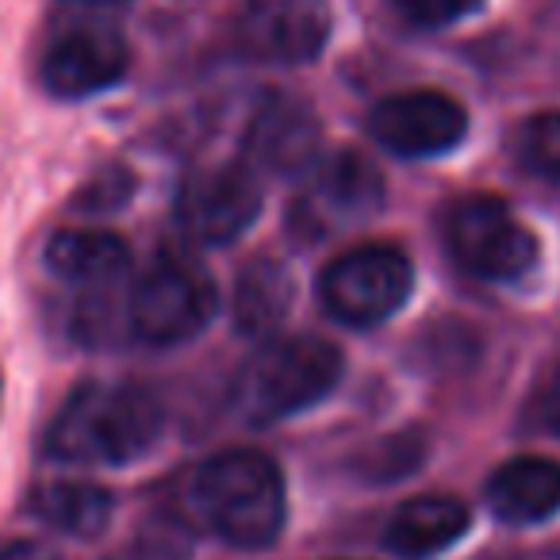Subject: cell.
I'll return each mask as SVG.
<instances>
[{
	"label": "cell",
	"instance_id": "ba28073f",
	"mask_svg": "<svg viewBox=\"0 0 560 560\" xmlns=\"http://www.w3.org/2000/svg\"><path fill=\"white\" fill-rule=\"evenodd\" d=\"M384 203V177L358 150H335L312 165V185L292 208V231L323 238L350 223L369 219Z\"/></svg>",
	"mask_w": 560,
	"mask_h": 560
},
{
	"label": "cell",
	"instance_id": "30bf717a",
	"mask_svg": "<svg viewBox=\"0 0 560 560\" xmlns=\"http://www.w3.org/2000/svg\"><path fill=\"white\" fill-rule=\"evenodd\" d=\"M124 35L116 27H70L43 55V85L58 101H85L127 78Z\"/></svg>",
	"mask_w": 560,
	"mask_h": 560
},
{
	"label": "cell",
	"instance_id": "ac0fdd59",
	"mask_svg": "<svg viewBox=\"0 0 560 560\" xmlns=\"http://www.w3.org/2000/svg\"><path fill=\"white\" fill-rule=\"evenodd\" d=\"M518 158L526 170L560 180V112H545L522 127Z\"/></svg>",
	"mask_w": 560,
	"mask_h": 560
},
{
	"label": "cell",
	"instance_id": "7a4b0ae2",
	"mask_svg": "<svg viewBox=\"0 0 560 560\" xmlns=\"http://www.w3.org/2000/svg\"><path fill=\"white\" fill-rule=\"evenodd\" d=\"M196 503L234 549H269L289 518L284 472L261 450H226L196 472Z\"/></svg>",
	"mask_w": 560,
	"mask_h": 560
},
{
	"label": "cell",
	"instance_id": "52a82bcc",
	"mask_svg": "<svg viewBox=\"0 0 560 560\" xmlns=\"http://www.w3.org/2000/svg\"><path fill=\"white\" fill-rule=\"evenodd\" d=\"M261 185L249 165L223 162L188 173L177 188V223L200 246H226L254 226Z\"/></svg>",
	"mask_w": 560,
	"mask_h": 560
},
{
	"label": "cell",
	"instance_id": "3957f363",
	"mask_svg": "<svg viewBox=\"0 0 560 560\" xmlns=\"http://www.w3.org/2000/svg\"><path fill=\"white\" fill-rule=\"evenodd\" d=\"M342 350L330 346L327 338H272L238 373L234 404H238L242 419L257 422V427L292 419V415L315 407L323 396H330L342 381Z\"/></svg>",
	"mask_w": 560,
	"mask_h": 560
},
{
	"label": "cell",
	"instance_id": "44dd1931",
	"mask_svg": "<svg viewBox=\"0 0 560 560\" xmlns=\"http://www.w3.org/2000/svg\"><path fill=\"white\" fill-rule=\"evenodd\" d=\"M541 419L552 434H560V373L552 376L549 388H545V396H541Z\"/></svg>",
	"mask_w": 560,
	"mask_h": 560
},
{
	"label": "cell",
	"instance_id": "d6986e66",
	"mask_svg": "<svg viewBox=\"0 0 560 560\" xmlns=\"http://www.w3.org/2000/svg\"><path fill=\"white\" fill-rule=\"evenodd\" d=\"M392 4L399 9V16L419 27H445L480 9V0H392Z\"/></svg>",
	"mask_w": 560,
	"mask_h": 560
},
{
	"label": "cell",
	"instance_id": "7402d4cb",
	"mask_svg": "<svg viewBox=\"0 0 560 560\" xmlns=\"http://www.w3.org/2000/svg\"><path fill=\"white\" fill-rule=\"evenodd\" d=\"M73 4H89V9H116V4H127V0H73Z\"/></svg>",
	"mask_w": 560,
	"mask_h": 560
},
{
	"label": "cell",
	"instance_id": "9a60e30c",
	"mask_svg": "<svg viewBox=\"0 0 560 560\" xmlns=\"http://www.w3.org/2000/svg\"><path fill=\"white\" fill-rule=\"evenodd\" d=\"M468 529V506L453 495H422L404 503L392 514L384 529V545L396 557L427 560L434 552L450 549L460 534Z\"/></svg>",
	"mask_w": 560,
	"mask_h": 560
},
{
	"label": "cell",
	"instance_id": "4fadbf2b",
	"mask_svg": "<svg viewBox=\"0 0 560 560\" xmlns=\"http://www.w3.org/2000/svg\"><path fill=\"white\" fill-rule=\"evenodd\" d=\"M488 506L511 526H529L560 511V465L549 457H514L488 480Z\"/></svg>",
	"mask_w": 560,
	"mask_h": 560
},
{
	"label": "cell",
	"instance_id": "8fae6325",
	"mask_svg": "<svg viewBox=\"0 0 560 560\" xmlns=\"http://www.w3.org/2000/svg\"><path fill=\"white\" fill-rule=\"evenodd\" d=\"M323 127L307 101L289 93H272L254 112L246 131V165H257L265 173H304L319 162Z\"/></svg>",
	"mask_w": 560,
	"mask_h": 560
},
{
	"label": "cell",
	"instance_id": "e0dca14e",
	"mask_svg": "<svg viewBox=\"0 0 560 560\" xmlns=\"http://www.w3.org/2000/svg\"><path fill=\"white\" fill-rule=\"evenodd\" d=\"M32 511L35 518H43L50 529L66 537H78V541H89V537H101L112 522V495L96 483H81V480H55L43 483V488L32 491Z\"/></svg>",
	"mask_w": 560,
	"mask_h": 560
},
{
	"label": "cell",
	"instance_id": "6da1fadb",
	"mask_svg": "<svg viewBox=\"0 0 560 560\" xmlns=\"http://www.w3.org/2000/svg\"><path fill=\"white\" fill-rule=\"evenodd\" d=\"M165 427L158 392L135 381L81 384L50 422L47 453L70 465H131L154 450Z\"/></svg>",
	"mask_w": 560,
	"mask_h": 560
},
{
	"label": "cell",
	"instance_id": "2e32d148",
	"mask_svg": "<svg viewBox=\"0 0 560 560\" xmlns=\"http://www.w3.org/2000/svg\"><path fill=\"white\" fill-rule=\"evenodd\" d=\"M292 300H296V280L289 265L272 257H254L234 284V327L249 338H269L289 319Z\"/></svg>",
	"mask_w": 560,
	"mask_h": 560
},
{
	"label": "cell",
	"instance_id": "8992f818",
	"mask_svg": "<svg viewBox=\"0 0 560 560\" xmlns=\"http://www.w3.org/2000/svg\"><path fill=\"white\" fill-rule=\"evenodd\" d=\"M445 246L483 280H518L537 261V242L511 208L491 196L457 200L445 215Z\"/></svg>",
	"mask_w": 560,
	"mask_h": 560
},
{
	"label": "cell",
	"instance_id": "277c9868",
	"mask_svg": "<svg viewBox=\"0 0 560 560\" xmlns=\"http://www.w3.org/2000/svg\"><path fill=\"white\" fill-rule=\"evenodd\" d=\"M215 300V280L200 257L162 246L131 284L127 319L147 346H180L208 327Z\"/></svg>",
	"mask_w": 560,
	"mask_h": 560
},
{
	"label": "cell",
	"instance_id": "5bb4252c",
	"mask_svg": "<svg viewBox=\"0 0 560 560\" xmlns=\"http://www.w3.org/2000/svg\"><path fill=\"white\" fill-rule=\"evenodd\" d=\"M131 265V246L112 231H58L47 246V269L78 289L116 284Z\"/></svg>",
	"mask_w": 560,
	"mask_h": 560
},
{
	"label": "cell",
	"instance_id": "9c48e42d",
	"mask_svg": "<svg viewBox=\"0 0 560 560\" xmlns=\"http://www.w3.org/2000/svg\"><path fill=\"white\" fill-rule=\"evenodd\" d=\"M468 131V116L453 96L434 89L384 96L369 112V135L396 158H434L453 150Z\"/></svg>",
	"mask_w": 560,
	"mask_h": 560
},
{
	"label": "cell",
	"instance_id": "5b68a950",
	"mask_svg": "<svg viewBox=\"0 0 560 560\" xmlns=\"http://www.w3.org/2000/svg\"><path fill=\"white\" fill-rule=\"evenodd\" d=\"M415 289V269L396 246H361L327 265L319 280V300L330 319L353 330L381 327L407 304Z\"/></svg>",
	"mask_w": 560,
	"mask_h": 560
},
{
	"label": "cell",
	"instance_id": "ffe728a7",
	"mask_svg": "<svg viewBox=\"0 0 560 560\" xmlns=\"http://www.w3.org/2000/svg\"><path fill=\"white\" fill-rule=\"evenodd\" d=\"M131 173L127 170H104L101 177H93L85 185V192L78 196V208H89V211H112L119 203H127L131 196Z\"/></svg>",
	"mask_w": 560,
	"mask_h": 560
},
{
	"label": "cell",
	"instance_id": "7c38bea8",
	"mask_svg": "<svg viewBox=\"0 0 560 560\" xmlns=\"http://www.w3.org/2000/svg\"><path fill=\"white\" fill-rule=\"evenodd\" d=\"M330 35L327 0H249L242 43L269 62H312Z\"/></svg>",
	"mask_w": 560,
	"mask_h": 560
}]
</instances>
